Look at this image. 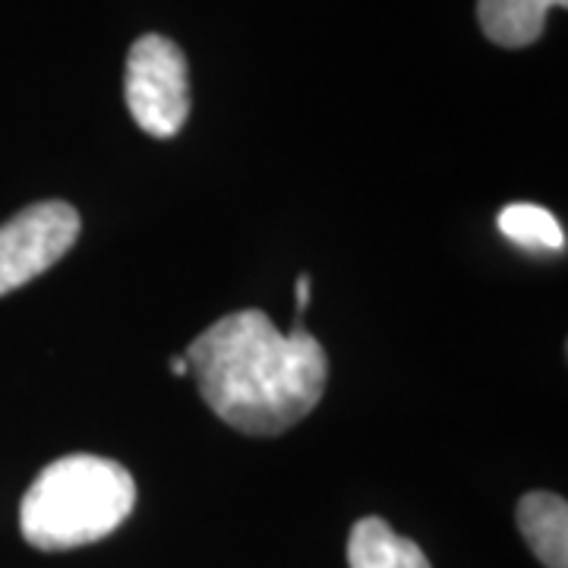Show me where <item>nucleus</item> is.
<instances>
[{
    "mask_svg": "<svg viewBox=\"0 0 568 568\" xmlns=\"http://www.w3.org/2000/svg\"><path fill=\"white\" fill-rule=\"evenodd\" d=\"M566 3L568 0H477V20L493 44L528 48L540 39L549 10H562Z\"/></svg>",
    "mask_w": 568,
    "mask_h": 568,
    "instance_id": "obj_7",
    "label": "nucleus"
},
{
    "mask_svg": "<svg viewBox=\"0 0 568 568\" xmlns=\"http://www.w3.org/2000/svg\"><path fill=\"white\" fill-rule=\"evenodd\" d=\"M347 568H433L414 540L395 534L388 521L361 518L347 537Z\"/></svg>",
    "mask_w": 568,
    "mask_h": 568,
    "instance_id": "obj_6",
    "label": "nucleus"
},
{
    "mask_svg": "<svg viewBox=\"0 0 568 568\" xmlns=\"http://www.w3.org/2000/svg\"><path fill=\"white\" fill-rule=\"evenodd\" d=\"M183 357L205 405L246 436H278L301 424L328 383L325 347L304 323L278 332L263 310L227 313Z\"/></svg>",
    "mask_w": 568,
    "mask_h": 568,
    "instance_id": "obj_1",
    "label": "nucleus"
},
{
    "mask_svg": "<svg viewBox=\"0 0 568 568\" xmlns=\"http://www.w3.org/2000/svg\"><path fill=\"white\" fill-rule=\"evenodd\" d=\"M136 506L133 474L102 455H63L20 503V530L41 552L89 547L121 528Z\"/></svg>",
    "mask_w": 568,
    "mask_h": 568,
    "instance_id": "obj_2",
    "label": "nucleus"
},
{
    "mask_svg": "<svg viewBox=\"0 0 568 568\" xmlns=\"http://www.w3.org/2000/svg\"><path fill=\"white\" fill-rule=\"evenodd\" d=\"M306 304H310V275H301L297 278V313H304Z\"/></svg>",
    "mask_w": 568,
    "mask_h": 568,
    "instance_id": "obj_9",
    "label": "nucleus"
},
{
    "mask_svg": "<svg viewBox=\"0 0 568 568\" xmlns=\"http://www.w3.org/2000/svg\"><path fill=\"white\" fill-rule=\"evenodd\" d=\"M518 530L547 568H568V506L556 493H528L518 503Z\"/></svg>",
    "mask_w": 568,
    "mask_h": 568,
    "instance_id": "obj_5",
    "label": "nucleus"
},
{
    "mask_svg": "<svg viewBox=\"0 0 568 568\" xmlns=\"http://www.w3.org/2000/svg\"><path fill=\"white\" fill-rule=\"evenodd\" d=\"M503 237L521 250L537 253H559L566 250V231L559 219L537 203H511L499 212Z\"/></svg>",
    "mask_w": 568,
    "mask_h": 568,
    "instance_id": "obj_8",
    "label": "nucleus"
},
{
    "mask_svg": "<svg viewBox=\"0 0 568 568\" xmlns=\"http://www.w3.org/2000/svg\"><path fill=\"white\" fill-rule=\"evenodd\" d=\"M123 95L133 121L155 140H171L190 118V70L183 51L164 36H142L126 54Z\"/></svg>",
    "mask_w": 568,
    "mask_h": 568,
    "instance_id": "obj_3",
    "label": "nucleus"
},
{
    "mask_svg": "<svg viewBox=\"0 0 568 568\" xmlns=\"http://www.w3.org/2000/svg\"><path fill=\"white\" fill-rule=\"evenodd\" d=\"M171 373H178V376H190V364H186V357H171Z\"/></svg>",
    "mask_w": 568,
    "mask_h": 568,
    "instance_id": "obj_10",
    "label": "nucleus"
},
{
    "mask_svg": "<svg viewBox=\"0 0 568 568\" xmlns=\"http://www.w3.org/2000/svg\"><path fill=\"white\" fill-rule=\"evenodd\" d=\"M80 212L63 200L26 205L0 224V297L61 263L80 241Z\"/></svg>",
    "mask_w": 568,
    "mask_h": 568,
    "instance_id": "obj_4",
    "label": "nucleus"
}]
</instances>
